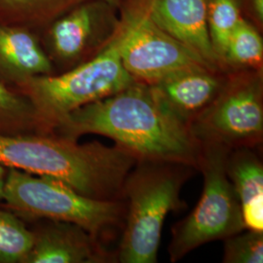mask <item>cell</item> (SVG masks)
Masks as SVG:
<instances>
[{
  "instance_id": "1",
  "label": "cell",
  "mask_w": 263,
  "mask_h": 263,
  "mask_svg": "<svg viewBox=\"0 0 263 263\" xmlns=\"http://www.w3.org/2000/svg\"><path fill=\"white\" fill-rule=\"evenodd\" d=\"M52 134L78 141L96 134L115 141L138 161L198 166L201 143L189 123L154 85L135 81L129 87L68 113Z\"/></svg>"
},
{
  "instance_id": "11",
  "label": "cell",
  "mask_w": 263,
  "mask_h": 263,
  "mask_svg": "<svg viewBox=\"0 0 263 263\" xmlns=\"http://www.w3.org/2000/svg\"><path fill=\"white\" fill-rule=\"evenodd\" d=\"M208 3L209 0H149V14L160 28L216 70L221 65L209 35Z\"/></svg>"
},
{
  "instance_id": "10",
  "label": "cell",
  "mask_w": 263,
  "mask_h": 263,
  "mask_svg": "<svg viewBox=\"0 0 263 263\" xmlns=\"http://www.w3.org/2000/svg\"><path fill=\"white\" fill-rule=\"evenodd\" d=\"M32 245L25 263H98L109 259L100 239L74 223L31 221Z\"/></svg>"
},
{
  "instance_id": "3",
  "label": "cell",
  "mask_w": 263,
  "mask_h": 263,
  "mask_svg": "<svg viewBox=\"0 0 263 263\" xmlns=\"http://www.w3.org/2000/svg\"><path fill=\"white\" fill-rule=\"evenodd\" d=\"M135 81L123 66L114 31L102 50L84 63L65 72L33 77L14 89L34 106L43 132L52 134L68 113L120 92Z\"/></svg>"
},
{
  "instance_id": "12",
  "label": "cell",
  "mask_w": 263,
  "mask_h": 263,
  "mask_svg": "<svg viewBox=\"0 0 263 263\" xmlns=\"http://www.w3.org/2000/svg\"><path fill=\"white\" fill-rule=\"evenodd\" d=\"M55 74L37 31L0 22V81L12 88L33 77Z\"/></svg>"
},
{
  "instance_id": "22",
  "label": "cell",
  "mask_w": 263,
  "mask_h": 263,
  "mask_svg": "<svg viewBox=\"0 0 263 263\" xmlns=\"http://www.w3.org/2000/svg\"><path fill=\"white\" fill-rule=\"evenodd\" d=\"M7 175H8V168H6L0 164V205L2 204L3 198H4Z\"/></svg>"
},
{
  "instance_id": "17",
  "label": "cell",
  "mask_w": 263,
  "mask_h": 263,
  "mask_svg": "<svg viewBox=\"0 0 263 263\" xmlns=\"http://www.w3.org/2000/svg\"><path fill=\"white\" fill-rule=\"evenodd\" d=\"M32 245V233L27 222L0 206V263H25Z\"/></svg>"
},
{
  "instance_id": "15",
  "label": "cell",
  "mask_w": 263,
  "mask_h": 263,
  "mask_svg": "<svg viewBox=\"0 0 263 263\" xmlns=\"http://www.w3.org/2000/svg\"><path fill=\"white\" fill-rule=\"evenodd\" d=\"M83 0H0V22L35 31Z\"/></svg>"
},
{
  "instance_id": "7",
  "label": "cell",
  "mask_w": 263,
  "mask_h": 263,
  "mask_svg": "<svg viewBox=\"0 0 263 263\" xmlns=\"http://www.w3.org/2000/svg\"><path fill=\"white\" fill-rule=\"evenodd\" d=\"M123 66L136 80L154 85L179 71L212 66L152 20L149 0H126L115 29Z\"/></svg>"
},
{
  "instance_id": "18",
  "label": "cell",
  "mask_w": 263,
  "mask_h": 263,
  "mask_svg": "<svg viewBox=\"0 0 263 263\" xmlns=\"http://www.w3.org/2000/svg\"><path fill=\"white\" fill-rule=\"evenodd\" d=\"M239 0H209L207 24L213 49L220 65H224L230 36L240 22Z\"/></svg>"
},
{
  "instance_id": "9",
  "label": "cell",
  "mask_w": 263,
  "mask_h": 263,
  "mask_svg": "<svg viewBox=\"0 0 263 263\" xmlns=\"http://www.w3.org/2000/svg\"><path fill=\"white\" fill-rule=\"evenodd\" d=\"M112 10L103 0H83L37 31L55 74L84 63L102 50L118 24Z\"/></svg>"
},
{
  "instance_id": "14",
  "label": "cell",
  "mask_w": 263,
  "mask_h": 263,
  "mask_svg": "<svg viewBox=\"0 0 263 263\" xmlns=\"http://www.w3.org/2000/svg\"><path fill=\"white\" fill-rule=\"evenodd\" d=\"M226 172L240 201L245 228L263 231V167L248 147L227 154Z\"/></svg>"
},
{
  "instance_id": "2",
  "label": "cell",
  "mask_w": 263,
  "mask_h": 263,
  "mask_svg": "<svg viewBox=\"0 0 263 263\" xmlns=\"http://www.w3.org/2000/svg\"><path fill=\"white\" fill-rule=\"evenodd\" d=\"M138 159L120 146L79 143L56 134L0 135V164L56 179L87 197L120 200Z\"/></svg>"
},
{
  "instance_id": "19",
  "label": "cell",
  "mask_w": 263,
  "mask_h": 263,
  "mask_svg": "<svg viewBox=\"0 0 263 263\" xmlns=\"http://www.w3.org/2000/svg\"><path fill=\"white\" fill-rule=\"evenodd\" d=\"M262 59V38L254 26L242 18L229 39L224 65L258 69Z\"/></svg>"
},
{
  "instance_id": "21",
  "label": "cell",
  "mask_w": 263,
  "mask_h": 263,
  "mask_svg": "<svg viewBox=\"0 0 263 263\" xmlns=\"http://www.w3.org/2000/svg\"><path fill=\"white\" fill-rule=\"evenodd\" d=\"M250 9L258 23L263 21V0H249Z\"/></svg>"
},
{
  "instance_id": "8",
  "label": "cell",
  "mask_w": 263,
  "mask_h": 263,
  "mask_svg": "<svg viewBox=\"0 0 263 263\" xmlns=\"http://www.w3.org/2000/svg\"><path fill=\"white\" fill-rule=\"evenodd\" d=\"M189 127L200 143L215 142L227 148L258 143L263 134L261 76L257 72L229 79Z\"/></svg>"
},
{
  "instance_id": "6",
  "label": "cell",
  "mask_w": 263,
  "mask_h": 263,
  "mask_svg": "<svg viewBox=\"0 0 263 263\" xmlns=\"http://www.w3.org/2000/svg\"><path fill=\"white\" fill-rule=\"evenodd\" d=\"M228 151L219 143H201L198 166L204 177L203 192L191 214L173 228L169 247L172 262L202 245L244 230L240 201L226 172Z\"/></svg>"
},
{
  "instance_id": "13",
  "label": "cell",
  "mask_w": 263,
  "mask_h": 263,
  "mask_svg": "<svg viewBox=\"0 0 263 263\" xmlns=\"http://www.w3.org/2000/svg\"><path fill=\"white\" fill-rule=\"evenodd\" d=\"M224 81L209 67H194L154 84L170 105L188 123L216 98Z\"/></svg>"
},
{
  "instance_id": "16",
  "label": "cell",
  "mask_w": 263,
  "mask_h": 263,
  "mask_svg": "<svg viewBox=\"0 0 263 263\" xmlns=\"http://www.w3.org/2000/svg\"><path fill=\"white\" fill-rule=\"evenodd\" d=\"M44 133L37 112L27 97L0 81V135Z\"/></svg>"
},
{
  "instance_id": "5",
  "label": "cell",
  "mask_w": 263,
  "mask_h": 263,
  "mask_svg": "<svg viewBox=\"0 0 263 263\" xmlns=\"http://www.w3.org/2000/svg\"><path fill=\"white\" fill-rule=\"evenodd\" d=\"M26 222L51 219L74 223L101 239L124 216L120 200L87 197L65 183L8 168L3 202Z\"/></svg>"
},
{
  "instance_id": "20",
  "label": "cell",
  "mask_w": 263,
  "mask_h": 263,
  "mask_svg": "<svg viewBox=\"0 0 263 263\" xmlns=\"http://www.w3.org/2000/svg\"><path fill=\"white\" fill-rule=\"evenodd\" d=\"M223 262L262 263L263 231H242L226 238Z\"/></svg>"
},
{
  "instance_id": "4",
  "label": "cell",
  "mask_w": 263,
  "mask_h": 263,
  "mask_svg": "<svg viewBox=\"0 0 263 263\" xmlns=\"http://www.w3.org/2000/svg\"><path fill=\"white\" fill-rule=\"evenodd\" d=\"M127 177L123 196L129 199L119 246L123 263H155L162 229L170 212L181 207L182 172L176 163L142 161Z\"/></svg>"
},
{
  "instance_id": "23",
  "label": "cell",
  "mask_w": 263,
  "mask_h": 263,
  "mask_svg": "<svg viewBox=\"0 0 263 263\" xmlns=\"http://www.w3.org/2000/svg\"><path fill=\"white\" fill-rule=\"evenodd\" d=\"M103 1H104L105 3H107L108 5H110L113 8L119 6L121 4V2H122V0H103Z\"/></svg>"
}]
</instances>
